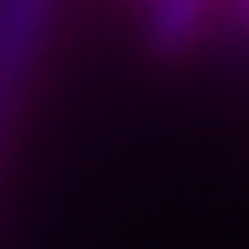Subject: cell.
I'll use <instances>...</instances> for the list:
<instances>
[{
	"mask_svg": "<svg viewBox=\"0 0 249 249\" xmlns=\"http://www.w3.org/2000/svg\"><path fill=\"white\" fill-rule=\"evenodd\" d=\"M241 22L249 26V0H241Z\"/></svg>",
	"mask_w": 249,
	"mask_h": 249,
	"instance_id": "obj_1",
	"label": "cell"
}]
</instances>
